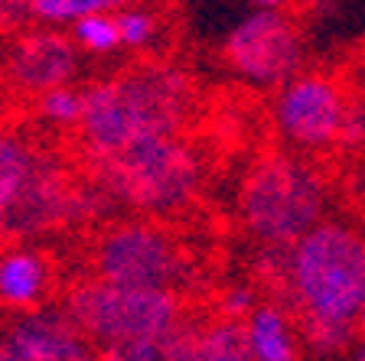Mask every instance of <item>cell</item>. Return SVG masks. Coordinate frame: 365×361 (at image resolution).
I'll return each instance as SVG.
<instances>
[{"label": "cell", "mask_w": 365, "mask_h": 361, "mask_svg": "<svg viewBox=\"0 0 365 361\" xmlns=\"http://www.w3.org/2000/svg\"><path fill=\"white\" fill-rule=\"evenodd\" d=\"M281 290L307 352H349L359 342L356 316L365 300V231L339 219L317 221L284 248Z\"/></svg>", "instance_id": "obj_1"}, {"label": "cell", "mask_w": 365, "mask_h": 361, "mask_svg": "<svg viewBox=\"0 0 365 361\" xmlns=\"http://www.w3.org/2000/svg\"><path fill=\"white\" fill-rule=\"evenodd\" d=\"M199 114V82L167 59H140L82 88L76 124L85 159L108 157L134 140L182 134Z\"/></svg>", "instance_id": "obj_2"}, {"label": "cell", "mask_w": 365, "mask_h": 361, "mask_svg": "<svg viewBox=\"0 0 365 361\" xmlns=\"http://www.w3.org/2000/svg\"><path fill=\"white\" fill-rule=\"evenodd\" d=\"M62 309L105 358L157 361L167 339L186 323L180 290L128 286L88 273L66 286Z\"/></svg>", "instance_id": "obj_3"}, {"label": "cell", "mask_w": 365, "mask_h": 361, "mask_svg": "<svg viewBox=\"0 0 365 361\" xmlns=\"http://www.w3.org/2000/svg\"><path fill=\"white\" fill-rule=\"evenodd\" d=\"M85 169L114 205L147 219L190 211L205 189V159L182 134L134 140L108 157L85 159Z\"/></svg>", "instance_id": "obj_4"}, {"label": "cell", "mask_w": 365, "mask_h": 361, "mask_svg": "<svg viewBox=\"0 0 365 361\" xmlns=\"http://www.w3.org/2000/svg\"><path fill=\"white\" fill-rule=\"evenodd\" d=\"M329 211V182L307 153L267 150L245 169L235 215L261 248H290Z\"/></svg>", "instance_id": "obj_5"}, {"label": "cell", "mask_w": 365, "mask_h": 361, "mask_svg": "<svg viewBox=\"0 0 365 361\" xmlns=\"http://www.w3.org/2000/svg\"><path fill=\"white\" fill-rule=\"evenodd\" d=\"M91 273L128 286L182 290L190 280V254L160 219H124L105 225L88 248Z\"/></svg>", "instance_id": "obj_6"}, {"label": "cell", "mask_w": 365, "mask_h": 361, "mask_svg": "<svg viewBox=\"0 0 365 361\" xmlns=\"http://www.w3.org/2000/svg\"><path fill=\"white\" fill-rule=\"evenodd\" d=\"M352 91L323 68H300L274 88L271 124L284 147L307 157L339 150Z\"/></svg>", "instance_id": "obj_7"}, {"label": "cell", "mask_w": 365, "mask_h": 361, "mask_svg": "<svg viewBox=\"0 0 365 361\" xmlns=\"http://www.w3.org/2000/svg\"><path fill=\"white\" fill-rule=\"evenodd\" d=\"M307 33L290 10H255L228 30L222 62L235 78L261 91H274L307 68Z\"/></svg>", "instance_id": "obj_8"}, {"label": "cell", "mask_w": 365, "mask_h": 361, "mask_svg": "<svg viewBox=\"0 0 365 361\" xmlns=\"http://www.w3.org/2000/svg\"><path fill=\"white\" fill-rule=\"evenodd\" d=\"M101 199L108 196L91 179L82 186L66 163L36 150L30 176L0 221V234L10 241L39 238V234H49L56 228H66L68 221H78L82 215H95Z\"/></svg>", "instance_id": "obj_9"}, {"label": "cell", "mask_w": 365, "mask_h": 361, "mask_svg": "<svg viewBox=\"0 0 365 361\" xmlns=\"http://www.w3.org/2000/svg\"><path fill=\"white\" fill-rule=\"evenodd\" d=\"M78 72H82V49L72 33H62V26L53 23L20 30L0 62L4 85L33 101L59 85H72Z\"/></svg>", "instance_id": "obj_10"}, {"label": "cell", "mask_w": 365, "mask_h": 361, "mask_svg": "<svg viewBox=\"0 0 365 361\" xmlns=\"http://www.w3.org/2000/svg\"><path fill=\"white\" fill-rule=\"evenodd\" d=\"M95 345L72 323L62 306H33L16 313L0 332V358L4 361H85L95 358Z\"/></svg>", "instance_id": "obj_11"}, {"label": "cell", "mask_w": 365, "mask_h": 361, "mask_svg": "<svg viewBox=\"0 0 365 361\" xmlns=\"http://www.w3.org/2000/svg\"><path fill=\"white\" fill-rule=\"evenodd\" d=\"M53 293V263L33 248H7L0 254V306L23 313L43 306Z\"/></svg>", "instance_id": "obj_12"}, {"label": "cell", "mask_w": 365, "mask_h": 361, "mask_svg": "<svg viewBox=\"0 0 365 361\" xmlns=\"http://www.w3.org/2000/svg\"><path fill=\"white\" fill-rule=\"evenodd\" d=\"M251 361H294L304 355V335L290 309L281 303H255L245 316Z\"/></svg>", "instance_id": "obj_13"}, {"label": "cell", "mask_w": 365, "mask_h": 361, "mask_svg": "<svg viewBox=\"0 0 365 361\" xmlns=\"http://www.w3.org/2000/svg\"><path fill=\"white\" fill-rule=\"evenodd\" d=\"M190 361H251L245 319L219 316L212 323H192Z\"/></svg>", "instance_id": "obj_14"}, {"label": "cell", "mask_w": 365, "mask_h": 361, "mask_svg": "<svg viewBox=\"0 0 365 361\" xmlns=\"http://www.w3.org/2000/svg\"><path fill=\"white\" fill-rule=\"evenodd\" d=\"M33 159H36V147H30L23 137L0 130V221L30 176Z\"/></svg>", "instance_id": "obj_15"}, {"label": "cell", "mask_w": 365, "mask_h": 361, "mask_svg": "<svg viewBox=\"0 0 365 361\" xmlns=\"http://www.w3.org/2000/svg\"><path fill=\"white\" fill-rule=\"evenodd\" d=\"M85 56H114L121 53V30L114 14H85L66 26Z\"/></svg>", "instance_id": "obj_16"}, {"label": "cell", "mask_w": 365, "mask_h": 361, "mask_svg": "<svg viewBox=\"0 0 365 361\" xmlns=\"http://www.w3.org/2000/svg\"><path fill=\"white\" fill-rule=\"evenodd\" d=\"M130 4H144V0H30L33 20L53 23V26H68L85 14H118Z\"/></svg>", "instance_id": "obj_17"}, {"label": "cell", "mask_w": 365, "mask_h": 361, "mask_svg": "<svg viewBox=\"0 0 365 361\" xmlns=\"http://www.w3.org/2000/svg\"><path fill=\"white\" fill-rule=\"evenodd\" d=\"M114 20H118L121 46L128 49V53H144V49H150V46L160 39V30H163L160 14L147 7V0L144 4H130V7L118 10Z\"/></svg>", "instance_id": "obj_18"}, {"label": "cell", "mask_w": 365, "mask_h": 361, "mask_svg": "<svg viewBox=\"0 0 365 361\" xmlns=\"http://www.w3.org/2000/svg\"><path fill=\"white\" fill-rule=\"evenodd\" d=\"M36 114L46 124H53V127L76 130L78 114H82V88H76V82H72V85H59V88L39 95Z\"/></svg>", "instance_id": "obj_19"}, {"label": "cell", "mask_w": 365, "mask_h": 361, "mask_svg": "<svg viewBox=\"0 0 365 361\" xmlns=\"http://www.w3.org/2000/svg\"><path fill=\"white\" fill-rule=\"evenodd\" d=\"M258 303L255 290L251 286H228L225 293L219 296V316L228 319H245L251 313V306Z\"/></svg>", "instance_id": "obj_20"}, {"label": "cell", "mask_w": 365, "mask_h": 361, "mask_svg": "<svg viewBox=\"0 0 365 361\" xmlns=\"http://www.w3.org/2000/svg\"><path fill=\"white\" fill-rule=\"evenodd\" d=\"M33 20L30 0H0V33H20Z\"/></svg>", "instance_id": "obj_21"}, {"label": "cell", "mask_w": 365, "mask_h": 361, "mask_svg": "<svg viewBox=\"0 0 365 361\" xmlns=\"http://www.w3.org/2000/svg\"><path fill=\"white\" fill-rule=\"evenodd\" d=\"M255 7H261V10H290V4L294 0H251Z\"/></svg>", "instance_id": "obj_22"}, {"label": "cell", "mask_w": 365, "mask_h": 361, "mask_svg": "<svg viewBox=\"0 0 365 361\" xmlns=\"http://www.w3.org/2000/svg\"><path fill=\"white\" fill-rule=\"evenodd\" d=\"M356 332H359V339H365V300H362V306H359V316H356Z\"/></svg>", "instance_id": "obj_23"}, {"label": "cell", "mask_w": 365, "mask_h": 361, "mask_svg": "<svg viewBox=\"0 0 365 361\" xmlns=\"http://www.w3.org/2000/svg\"><path fill=\"white\" fill-rule=\"evenodd\" d=\"M356 358H365V339H359V348H356Z\"/></svg>", "instance_id": "obj_24"}, {"label": "cell", "mask_w": 365, "mask_h": 361, "mask_svg": "<svg viewBox=\"0 0 365 361\" xmlns=\"http://www.w3.org/2000/svg\"><path fill=\"white\" fill-rule=\"evenodd\" d=\"M362 66H365V36H362Z\"/></svg>", "instance_id": "obj_25"}]
</instances>
